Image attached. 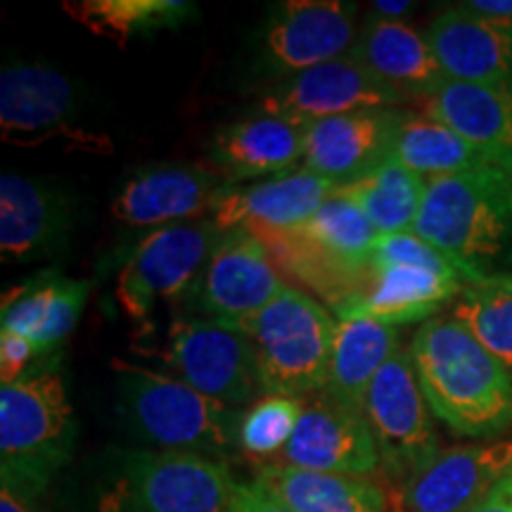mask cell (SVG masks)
Segmentation results:
<instances>
[{
  "label": "cell",
  "instance_id": "obj_1",
  "mask_svg": "<svg viewBox=\"0 0 512 512\" xmlns=\"http://www.w3.org/2000/svg\"><path fill=\"white\" fill-rule=\"evenodd\" d=\"M427 406L458 437L491 439L512 427V373L451 316H434L411 349Z\"/></svg>",
  "mask_w": 512,
  "mask_h": 512
},
{
  "label": "cell",
  "instance_id": "obj_2",
  "mask_svg": "<svg viewBox=\"0 0 512 512\" xmlns=\"http://www.w3.org/2000/svg\"><path fill=\"white\" fill-rule=\"evenodd\" d=\"M415 233L453 261L467 285L512 278V171L489 164L427 181Z\"/></svg>",
  "mask_w": 512,
  "mask_h": 512
},
{
  "label": "cell",
  "instance_id": "obj_3",
  "mask_svg": "<svg viewBox=\"0 0 512 512\" xmlns=\"http://www.w3.org/2000/svg\"><path fill=\"white\" fill-rule=\"evenodd\" d=\"M76 415L57 358L0 387V477L34 501L53 484L76 446Z\"/></svg>",
  "mask_w": 512,
  "mask_h": 512
},
{
  "label": "cell",
  "instance_id": "obj_4",
  "mask_svg": "<svg viewBox=\"0 0 512 512\" xmlns=\"http://www.w3.org/2000/svg\"><path fill=\"white\" fill-rule=\"evenodd\" d=\"M117 408L128 432L159 451L197 453L221 460L240 448L245 411L197 392L169 373L112 361Z\"/></svg>",
  "mask_w": 512,
  "mask_h": 512
},
{
  "label": "cell",
  "instance_id": "obj_5",
  "mask_svg": "<svg viewBox=\"0 0 512 512\" xmlns=\"http://www.w3.org/2000/svg\"><path fill=\"white\" fill-rule=\"evenodd\" d=\"M339 320L318 299L287 287L256 316L235 325L249 337L264 396L306 399L328 384Z\"/></svg>",
  "mask_w": 512,
  "mask_h": 512
},
{
  "label": "cell",
  "instance_id": "obj_6",
  "mask_svg": "<svg viewBox=\"0 0 512 512\" xmlns=\"http://www.w3.org/2000/svg\"><path fill=\"white\" fill-rule=\"evenodd\" d=\"M235 479L221 460L133 448L114 456L95 491V512H228Z\"/></svg>",
  "mask_w": 512,
  "mask_h": 512
},
{
  "label": "cell",
  "instance_id": "obj_7",
  "mask_svg": "<svg viewBox=\"0 0 512 512\" xmlns=\"http://www.w3.org/2000/svg\"><path fill=\"white\" fill-rule=\"evenodd\" d=\"M271 252L249 228L221 233L202 273L185 292V316L235 328L256 316L287 290Z\"/></svg>",
  "mask_w": 512,
  "mask_h": 512
},
{
  "label": "cell",
  "instance_id": "obj_8",
  "mask_svg": "<svg viewBox=\"0 0 512 512\" xmlns=\"http://www.w3.org/2000/svg\"><path fill=\"white\" fill-rule=\"evenodd\" d=\"M363 415L380 453V475L389 489L418 472L441 451L430 406L408 351H396L370 382Z\"/></svg>",
  "mask_w": 512,
  "mask_h": 512
},
{
  "label": "cell",
  "instance_id": "obj_9",
  "mask_svg": "<svg viewBox=\"0 0 512 512\" xmlns=\"http://www.w3.org/2000/svg\"><path fill=\"white\" fill-rule=\"evenodd\" d=\"M221 230L211 219L155 228L136 242L117 275V302L143 320L162 302H181L207 264Z\"/></svg>",
  "mask_w": 512,
  "mask_h": 512
},
{
  "label": "cell",
  "instance_id": "obj_10",
  "mask_svg": "<svg viewBox=\"0 0 512 512\" xmlns=\"http://www.w3.org/2000/svg\"><path fill=\"white\" fill-rule=\"evenodd\" d=\"M356 36L354 3L287 0L261 27L252 69L271 86L351 53Z\"/></svg>",
  "mask_w": 512,
  "mask_h": 512
},
{
  "label": "cell",
  "instance_id": "obj_11",
  "mask_svg": "<svg viewBox=\"0 0 512 512\" xmlns=\"http://www.w3.org/2000/svg\"><path fill=\"white\" fill-rule=\"evenodd\" d=\"M79 100L67 74L46 64H10L0 74V133L8 145L41 147L64 140L86 152H112L107 136L76 124Z\"/></svg>",
  "mask_w": 512,
  "mask_h": 512
},
{
  "label": "cell",
  "instance_id": "obj_12",
  "mask_svg": "<svg viewBox=\"0 0 512 512\" xmlns=\"http://www.w3.org/2000/svg\"><path fill=\"white\" fill-rule=\"evenodd\" d=\"M162 361L171 368L169 375L228 406H252L264 394L249 337L214 320L176 318Z\"/></svg>",
  "mask_w": 512,
  "mask_h": 512
},
{
  "label": "cell",
  "instance_id": "obj_13",
  "mask_svg": "<svg viewBox=\"0 0 512 512\" xmlns=\"http://www.w3.org/2000/svg\"><path fill=\"white\" fill-rule=\"evenodd\" d=\"M408 102L375 74H370L354 55L313 67L292 79L271 83L259 95L256 110L283 117L292 124L309 128L318 121L344 117L363 110L401 107Z\"/></svg>",
  "mask_w": 512,
  "mask_h": 512
},
{
  "label": "cell",
  "instance_id": "obj_14",
  "mask_svg": "<svg viewBox=\"0 0 512 512\" xmlns=\"http://www.w3.org/2000/svg\"><path fill=\"white\" fill-rule=\"evenodd\" d=\"M512 470V439L444 448L387 491L389 512H470Z\"/></svg>",
  "mask_w": 512,
  "mask_h": 512
},
{
  "label": "cell",
  "instance_id": "obj_15",
  "mask_svg": "<svg viewBox=\"0 0 512 512\" xmlns=\"http://www.w3.org/2000/svg\"><path fill=\"white\" fill-rule=\"evenodd\" d=\"M268 463L373 479L380 472V453L366 415L318 392L306 396L292 439Z\"/></svg>",
  "mask_w": 512,
  "mask_h": 512
},
{
  "label": "cell",
  "instance_id": "obj_16",
  "mask_svg": "<svg viewBox=\"0 0 512 512\" xmlns=\"http://www.w3.org/2000/svg\"><path fill=\"white\" fill-rule=\"evenodd\" d=\"M226 181L211 164H147L131 171L112 197V216L128 228H164L209 219Z\"/></svg>",
  "mask_w": 512,
  "mask_h": 512
},
{
  "label": "cell",
  "instance_id": "obj_17",
  "mask_svg": "<svg viewBox=\"0 0 512 512\" xmlns=\"http://www.w3.org/2000/svg\"><path fill=\"white\" fill-rule=\"evenodd\" d=\"M403 107L363 110L318 121L306 128L304 169L344 188L392 159Z\"/></svg>",
  "mask_w": 512,
  "mask_h": 512
},
{
  "label": "cell",
  "instance_id": "obj_18",
  "mask_svg": "<svg viewBox=\"0 0 512 512\" xmlns=\"http://www.w3.org/2000/svg\"><path fill=\"white\" fill-rule=\"evenodd\" d=\"M72 204L55 185L38 178H0V256L5 264L50 259L72 235Z\"/></svg>",
  "mask_w": 512,
  "mask_h": 512
},
{
  "label": "cell",
  "instance_id": "obj_19",
  "mask_svg": "<svg viewBox=\"0 0 512 512\" xmlns=\"http://www.w3.org/2000/svg\"><path fill=\"white\" fill-rule=\"evenodd\" d=\"M304 152V126L254 110L216 131L209 147V164L228 185H245L299 169Z\"/></svg>",
  "mask_w": 512,
  "mask_h": 512
},
{
  "label": "cell",
  "instance_id": "obj_20",
  "mask_svg": "<svg viewBox=\"0 0 512 512\" xmlns=\"http://www.w3.org/2000/svg\"><path fill=\"white\" fill-rule=\"evenodd\" d=\"M332 192V183L299 166L266 181L226 185L209 219L221 233L233 228H297L323 207Z\"/></svg>",
  "mask_w": 512,
  "mask_h": 512
},
{
  "label": "cell",
  "instance_id": "obj_21",
  "mask_svg": "<svg viewBox=\"0 0 512 512\" xmlns=\"http://www.w3.org/2000/svg\"><path fill=\"white\" fill-rule=\"evenodd\" d=\"M425 36L448 81L512 86V22L453 8L434 17Z\"/></svg>",
  "mask_w": 512,
  "mask_h": 512
},
{
  "label": "cell",
  "instance_id": "obj_22",
  "mask_svg": "<svg viewBox=\"0 0 512 512\" xmlns=\"http://www.w3.org/2000/svg\"><path fill=\"white\" fill-rule=\"evenodd\" d=\"M351 55L408 102L430 100L448 81L427 36L406 22L368 17Z\"/></svg>",
  "mask_w": 512,
  "mask_h": 512
},
{
  "label": "cell",
  "instance_id": "obj_23",
  "mask_svg": "<svg viewBox=\"0 0 512 512\" xmlns=\"http://www.w3.org/2000/svg\"><path fill=\"white\" fill-rule=\"evenodd\" d=\"M91 285L57 271L38 273L27 283L5 292L0 325L3 332L29 339L43 356H53L72 335Z\"/></svg>",
  "mask_w": 512,
  "mask_h": 512
},
{
  "label": "cell",
  "instance_id": "obj_24",
  "mask_svg": "<svg viewBox=\"0 0 512 512\" xmlns=\"http://www.w3.org/2000/svg\"><path fill=\"white\" fill-rule=\"evenodd\" d=\"M422 112L512 171V86L446 81L441 91L422 102Z\"/></svg>",
  "mask_w": 512,
  "mask_h": 512
},
{
  "label": "cell",
  "instance_id": "obj_25",
  "mask_svg": "<svg viewBox=\"0 0 512 512\" xmlns=\"http://www.w3.org/2000/svg\"><path fill=\"white\" fill-rule=\"evenodd\" d=\"M465 283L456 275H446L418 266H373L370 290L361 304H356L349 318H373L380 323L399 325L430 320L446 304H453Z\"/></svg>",
  "mask_w": 512,
  "mask_h": 512
},
{
  "label": "cell",
  "instance_id": "obj_26",
  "mask_svg": "<svg viewBox=\"0 0 512 512\" xmlns=\"http://www.w3.org/2000/svg\"><path fill=\"white\" fill-rule=\"evenodd\" d=\"M254 479L294 512H389L387 489L370 477L261 463Z\"/></svg>",
  "mask_w": 512,
  "mask_h": 512
},
{
  "label": "cell",
  "instance_id": "obj_27",
  "mask_svg": "<svg viewBox=\"0 0 512 512\" xmlns=\"http://www.w3.org/2000/svg\"><path fill=\"white\" fill-rule=\"evenodd\" d=\"M399 351V330L373 318L339 320L328 384L323 392L351 411L363 413L370 382Z\"/></svg>",
  "mask_w": 512,
  "mask_h": 512
},
{
  "label": "cell",
  "instance_id": "obj_28",
  "mask_svg": "<svg viewBox=\"0 0 512 512\" xmlns=\"http://www.w3.org/2000/svg\"><path fill=\"white\" fill-rule=\"evenodd\" d=\"M392 159L406 169L432 181V178L463 174L494 164L475 145L467 143L453 128L432 119L425 112L406 110L394 138Z\"/></svg>",
  "mask_w": 512,
  "mask_h": 512
},
{
  "label": "cell",
  "instance_id": "obj_29",
  "mask_svg": "<svg viewBox=\"0 0 512 512\" xmlns=\"http://www.w3.org/2000/svg\"><path fill=\"white\" fill-rule=\"evenodd\" d=\"M427 181L394 159L377 166L361 181L337 188V195L347 197L361 207L368 221L380 235L408 233L418 221Z\"/></svg>",
  "mask_w": 512,
  "mask_h": 512
},
{
  "label": "cell",
  "instance_id": "obj_30",
  "mask_svg": "<svg viewBox=\"0 0 512 512\" xmlns=\"http://www.w3.org/2000/svg\"><path fill=\"white\" fill-rule=\"evenodd\" d=\"M64 12L93 34L126 46L131 38L181 27L197 8L185 0H72Z\"/></svg>",
  "mask_w": 512,
  "mask_h": 512
},
{
  "label": "cell",
  "instance_id": "obj_31",
  "mask_svg": "<svg viewBox=\"0 0 512 512\" xmlns=\"http://www.w3.org/2000/svg\"><path fill=\"white\" fill-rule=\"evenodd\" d=\"M299 228L320 249L335 256L339 264L361 273L373 271V249L380 240V233L361 207L347 197L332 192L323 207Z\"/></svg>",
  "mask_w": 512,
  "mask_h": 512
},
{
  "label": "cell",
  "instance_id": "obj_32",
  "mask_svg": "<svg viewBox=\"0 0 512 512\" xmlns=\"http://www.w3.org/2000/svg\"><path fill=\"white\" fill-rule=\"evenodd\" d=\"M451 318L512 373V278L465 285L451 304Z\"/></svg>",
  "mask_w": 512,
  "mask_h": 512
},
{
  "label": "cell",
  "instance_id": "obj_33",
  "mask_svg": "<svg viewBox=\"0 0 512 512\" xmlns=\"http://www.w3.org/2000/svg\"><path fill=\"white\" fill-rule=\"evenodd\" d=\"M304 399L292 396H261L242 415L240 451L261 458L264 463L283 453L287 441L297 430L302 418Z\"/></svg>",
  "mask_w": 512,
  "mask_h": 512
},
{
  "label": "cell",
  "instance_id": "obj_34",
  "mask_svg": "<svg viewBox=\"0 0 512 512\" xmlns=\"http://www.w3.org/2000/svg\"><path fill=\"white\" fill-rule=\"evenodd\" d=\"M373 266H418L430 268V271L456 275L465 283V278L453 266V261L446 254H441L437 247L422 240L415 230L394 235H380L373 249ZM467 285V283H465Z\"/></svg>",
  "mask_w": 512,
  "mask_h": 512
},
{
  "label": "cell",
  "instance_id": "obj_35",
  "mask_svg": "<svg viewBox=\"0 0 512 512\" xmlns=\"http://www.w3.org/2000/svg\"><path fill=\"white\" fill-rule=\"evenodd\" d=\"M43 358L46 356L29 339L10 335V332H0V380H3V384H10L19 380V377H24Z\"/></svg>",
  "mask_w": 512,
  "mask_h": 512
},
{
  "label": "cell",
  "instance_id": "obj_36",
  "mask_svg": "<svg viewBox=\"0 0 512 512\" xmlns=\"http://www.w3.org/2000/svg\"><path fill=\"white\" fill-rule=\"evenodd\" d=\"M228 512H294V510L290 505L280 501L278 496L271 494L264 484H259L256 479H252V482L235 484Z\"/></svg>",
  "mask_w": 512,
  "mask_h": 512
},
{
  "label": "cell",
  "instance_id": "obj_37",
  "mask_svg": "<svg viewBox=\"0 0 512 512\" xmlns=\"http://www.w3.org/2000/svg\"><path fill=\"white\" fill-rule=\"evenodd\" d=\"M460 8L491 22H512V0H467Z\"/></svg>",
  "mask_w": 512,
  "mask_h": 512
},
{
  "label": "cell",
  "instance_id": "obj_38",
  "mask_svg": "<svg viewBox=\"0 0 512 512\" xmlns=\"http://www.w3.org/2000/svg\"><path fill=\"white\" fill-rule=\"evenodd\" d=\"M470 512H512V482L510 475L503 477V482L491 491L489 496L484 498L477 508H472Z\"/></svg>",
  "mask_w": 512,
  "mask_h": 512
},
{
  "label": "cell",
  "instance_id": "obj_39",
  "mask_svg": "<svg viewBox=\"0 0 512 512\" xmlns=\"http://www.w3.org/2000/svg\"><path fill=\"white\" fill-rule=\"evenodd\" d=\"M413 10L408 0H375L370 3V17L382 19V22H403V17Z\"/></svg>",
  "mask_w": 512,
  "mask_h": 512
},
{
  "label": "cell",
  "instance_id": "obj_40",
  "mask_svg": "<svg viewBox=\"0 0 512 512\" xmlns=\"http://www.w3.org/2000/svg\"><path fill=\"white\" fill-rule=\"evenodd\" d=\"M0 512H34V508H31V501H27V498L17 496L15 491L3 486L0 489Z\"/></svg>",
  "mask_w": 512,
  "mask_h": 512
}]
</instances>
